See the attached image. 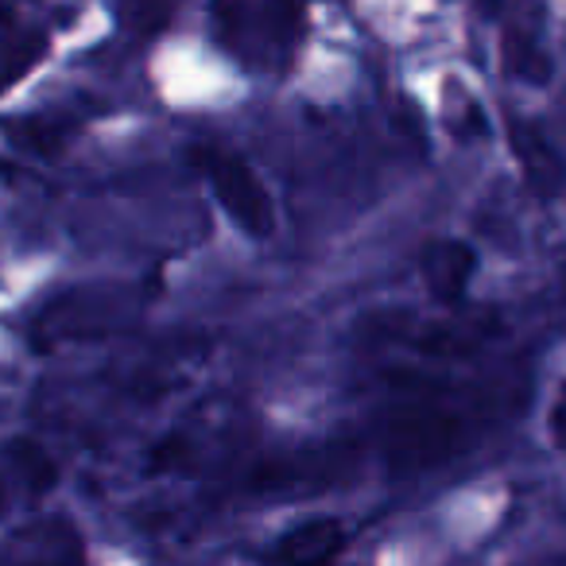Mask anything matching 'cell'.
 I'll use <instances>...</instances> for the list:
<instances>
[{"mask_svg": "<svg viewBox=\"0 0 566 566\" xmlns=\"http://www.w3.org/2000/svg\"><path fill=\"white\" fill-rule=\"evenodd\" d=\"M213 35L249 71L280 74L307 40L303 0H218Z\"/></svg>", "mask_w": 566, "mask_h": 566, "instance_id": "obj_1", "label": "cell"}, {"mask_svg": "<svg viewBox=\"0 0 566 566\" xmlns=\"http://www.w3.org/2000/svg\"><path fill=\"white\" fill-rule=\"evenodd\" d=\"M206 179H210L213 195H218L221 210L237 221L249 237H268L275 226L272 198H268L264 182L252 175V167L244 159L229 156V151H198Z\"/></svg>", "mask_w": 566, "mask_h": 566, "instance_id": "obj_2", "label": "cell"}, {"mask_svg": "<svg viewBox=\"0 0 566 566\" xmlns=\"http://www.w3.org/2000/svg\"><path fill=\"white\" fill-rule=\"evenodd\" d=\"M473 268H478V256H473V249L462 241H439V244H431L423 256L427 287L447 303L462 300V292L473 280Z\"/></svg>", "mask_w": 566, "mask_h": 566, "instance_id": "obj_3", "label": "cell"}, {"mask_svg": "<svg viewBox=\"0 0 566 566\" xmlns=\"http://www.w3.org/2000/svg\"><path fill=\"white\" fill-rule=\"evenodd\" d=\"M346 551V527L338 520H311L283 535V563L287 566H331Z\"/></svg>", "mask_w": 566, "mask_h": 566, "instance_id": "obj_4", "label": "cell"}, {"mask_svg": "<svg viewBox=\"0 0 566 566\" xmlns=\"http://www.w3.org/2000/svg\"><path fill=\"white\" fill-rule=\"evenodd\" d=\"M512 144H516L520 159H524L527 179L551 195V190L563 182V164L555 159V151H551L547 144H543V136L535 133V128H527V125H512Z\"/></svg>", "mask_w": 566, "mask_h": 566, "instance_id": "obj_5", "label": "cell"}, {"mask_svg": "<svg viewBox=\"0 0 566 566\" xmlns=\"http://www.w3.org/2000/svg\"><path fill=\"white\" fill-rule=\"evenodd\" d=\"M504 63H509V71L520 74V78H535V82L547 78V59H543V51L535 48V40H527V35H520V32L504 35Z\"/></svg>", "mask_w": 566, "mask_h": 566, "instance_id": "obj_6", "label": "cell"}, {"mask_svg": "<svg viewBox=\"0 0 566 566\" xmlns=\"http://www.w3.org/2000/svg\"><path fill=\"white\" fill-rule=\"evenodd\" d=\"M179 0H125V20L136 32H159Z\"/></svg>", "mask_w": 566, "mask_h": 566, "instance_id": "obj_7", "label": "cell"}, {"mask_svg": "<svg viewBox=\"0 0 566 566\" xmlns=\"http://www.w3.org/2000/svg\"><path fill=\"white\" fill-rule=\"evenodd\" d=\"M24 566H86V558H82L78 543L66 535V539H59L55 547L40 551V555H35L32 563H24Z\"/></svg>", "mask_w": 566, "mask_h": 566, "instance_id": "obj_8", "label": "cell"}, {"mask_svg": "<svg viewBox=\"0 0 566 566\" xmlns=\"http://www.w3.org/2000/svg\"><path fill=\"white\" fill-rule=\"evenodd\" d=\"M551 439H555L558 447H566V385L558 388L555 408H551Z\"/></svg>", "mask_w": 566, "mask_h": 566, "instance_id": "obj_9", "label": "cell"}, {"mask_svg": "<svg viewBox=\"0 0 566 566\" xmlns=\"http://www.w3.org/2000/svg\"><path fill=\"white\" fill-rule=\"evenodd\" d=\"M0 509H4V485H0Z\"/></svg>", "mask_w": 566, "mask_h": 566, "instance_id": "obj_10", "label": "cell"}]
</instances>
